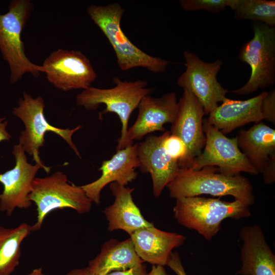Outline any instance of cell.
Wrapping results in <instances>:
<instances>
[{"mask_svg":"<svg viewBox=\"0 0 275 275\" xmlns=\"http://www.w3.org/2000/svg\"><path fill=\"white\" fill-rule=\"evenodd\" d=\"M241 266L237 275H275V255L261 227L256 224L239 232Z\"/></svg>","mask_w":275,"mask_h":275,"instance_id":"obj_18","label":"cell"},{"mask_svg":"<svg viewBox=\"0 0 275 275\" xmlns=\"http://www.w3.org/2000/svg\"><path fill=\"white\" fill-rule=\"evenodd\" d=\"M113 81L115 84L113 88L101 89L90 86L83 90L76 96V103L88 111L95 110L103 104L106 107L99 117L109 113L118 115L122 125L121 136L116 147L118 151L123 149L131 114L138 108L142 99L153 92V89L147 87L148 83L145 80L128 81L114 76Z\"/></svg>","mask_w":275,"mask_h":275,"instance_id":"obj_5","label":"cell"},{"mask_svg":"<svg viewBox=\"0 0 275 275\" xmlns=\"http://www.w3.org/2000/svg\"><path fill=\"white\" fill-rule=\"evenodd\" d=\"M31 232L27 223L12 228L0 226V275H10L19 264L21 244Z\"/></svg>","mask_w":275,"mask_h":275,"instance_id":"obj_23","label":"cell"},{"mask_svg":"<svg viewBox=\"0 0 275 275\" xmlns=\"http://www.w3.org/2000/svg\"><path fill=\"white\" fill-rule=\"evenodd\" d=\"M167 265L171 268L177 275H186L181 262L180 257L176 252H172Z\"/></svg>","mask_w":275,"mask_h":275,"instance_id":"obj_28","label":"cell"},{"mask_svg":"<svg viewBox=\"0 0 275 275\" xmlns=\"http://www.w3.org/2000/svg\"><path fill=\"white\" fill-rule=\"evenodd\" d=\"M139 114L134 124L128 128L123 148L141 140L147 134L166 130L163 125L174 122L178 113L176 93H166L160 97L144 96L139 106Z\"/></svg>","mask_w":275,"mask_h":275,"instance_id":"obj_14","label":"cell"},{"mask_svg":"<svg viewBox=\"0 0 275 275\" xmlns=\"http://www.w3.org/2000/svg\"><path fill=\"white\" fill-rule=\"evenodd\" d=\"M114 202L106 207L104 213L108 221L107 230H122L131 236L136 230L154 226L143 216L132 198L134 188L126 187L117 182L110 183Z\"/></svg>","mask_w":275,"mask_h":275,"instance_id":"obj_21","label":"cell"},{"mask_svg":"<svg viewBox=\"0 0 275 275\" xmlns=\"http://www.w3.org/2000/svg\"><path fill=\"white\" fill-rule=\"evenodd\" d=\"M42 66L47 81L64 91L85 90L97 77L89 59L78 50H54L44 60Z\"/></svg>","mask_w":275,"mask_h":275,"instance_id":"obj_11","label":"cell"},{"mask_svg":"<svg viewBox=\"0 0 275 275\" xmlns=\"http://www.w3.org/2000/svg\"><path fill=\"white\" fill-rule=\"evenodd\" d=\"M165 132L160 135H149L138 144V155L141 171L150 174L155 197L161 194L164 188L173 180L180 168L163 146Z\"/></svg>","mask_w":275,"mask_h":275,"instance_id":"obj_16","label":"cell"},{"mask_svg":"<svg viewBox=\"0 0 275 275\" xmlns=\"http://www.w3.org/2000/svg\"><path fill=\"white\" fill-rule=\"evenodd\" d=\"M163 146L167 153L177 161L179 168H182L187 154V149L183 141L178 136L171 134L170 130H167Z\"/></svg>","mask_w":275,"mask_h":275,"instance_id":"obj_25","label":"cell"},{"mask_svg":"<svg viewBox=\"0 0 275 275\" xmlns=\"http://www.w3.org/2000/svg\"><path fill=\"white\" fill-rule=\"evenodd\" d=\"M262 112L264 120L275 124V90L267 93L262 102Z\"/></svg>","mask_w":275,"mask_h":275,"instance_id":"obj_27","label":"cell"},{"mask_svg":"<svg viewBox=\"0 0 275 275\" xmlns=\"http://www.w3.org/2000/svg\"><path fill=\"white\" fill-rule=\"evenodd\" d=\"M29 198L37 207V220L31 226L32 232L39 231L46 215L54 210L70 208L84 214L90 211L93 203L82 186L70 182L61 171L45 177H36Z\"/></svg>","mask_w":275,"mask_h":275,"instance_id":"obj_6","label":"cell"},{"mask_svg":"<svg viewBox=\"0 0 275 275\" xmlns=\"http://www.w3.org/2000/svg\"><path fill=\"white\" fill-rule=\"evenodd\" d=\"M44 100L41 96L34 98L25 92L18 101V105L12 109V114L23 123L25 129L21 131L19 138V144L25 153L32 156L33 160L39 164L47 173L50 168L43 163L39 156L40 148L44 146V135L48 132H52L62 138L81 158L80 153L73 142V134L81 128L79 125L73 129H62L49 124L46 119L44 109Z\"/></svg>","mask_w":275,"mask_h":275,"instance_id":"obj_7","label":"cell"},{"mask_svg":"<svg viewBox=\"0 0 275 275\" xmlns=\"http://www.w3.org/2000/svg\"><path fill=\"white\" fill-rule=\"evenodd\" d=\"M179 2L185 11L204 10L210 13H218L229 7L230 0H180Z\"/></svg>","mask_w":275,"mask_h":275,"instance_id":"obj_26","label":"cell"},{"mask_svg":"<svg viewBox=\"0 0 275 275\" xmlns=\"http://www.w3.org/2000/svg\"><path fill=\"white\" fill-rule=\"evenodd\" d=\"M236 19H248L275 25V1L266 0H230L229 6Z\"/></svg>","mask_w":275,"mask_h":275,"instance_id":"obj_24","label":"cell"},{"mask_svg":"<svg viewBox=\"0 0 275 275\" xmlns=\"http://www.w3.org/2000/svg\"><path fill=\"white\" fill-rule=\"evenodd\" d=\"M147 275H167L163 266L153 265L152 269Z\"/></svg>","mask_w":275,"mask_h":275,"instance_id":"obj_32","label":"cell"},{"mask_svg":"<svg viewBox=\"0 0 275 275\" xmlns=\"http://www.w3.org/2000/svg\"><path fill=\"white\" fill-rule=\"evenodd\" d=\"M167 187L170 197L175 199L209 195L233 196L249 206L255 202L253 186L246 177L225 174L216 167H205L199 170L180 168Z\"/></svg>","mask_w":275,"mask_h":275,"instance_id":"obj_1","label":"cell"},{"mask_svg":"<svg viewBox=\"0 0 275 275\" xmlns=\"http://www.w3.org/2000/svg\"><path fill=\"white\" fill-rule=\"evenodd\" d=\"M87 11L112 45L117 65L121 70L142 67L155 73L166 71L169 61L146 53L131 42L124 33L121 21L125 10L119 3L91 5L88 6Z\"/></svg>","mask_w":275,"mask_h":275,"instance_id":"obj_2","label":"cell"},{"mask_svg":"<svg viewBox=\"0 0 275 275\" xmlns=\"http://www.w3.org/2000/svg\"><path fill=\"white\" fill-rule=\"evenodd\" d=\"M177 116L172 124L170 132L185 143L187 154L182 168H188L194 159L202 152L206 142L203 130V107L189 91L183 89L178 102Z\"/></svg>","mask_w":275,"mask_h":275,"instance_id":"obj_13","label":"cell"},{"mask_svg":"<svg viewBox=\"0 0 275 275\" xmlns=\"http://www.w3.org/2000/svg\"><path fill=\"white\" fill-rule=\"evenodd\" d=\"M66 275H97L92 273L88 267L74 268L68 272Z\"/></svg>","mask_w":275,"mask_h":275,"instance_id":"obj_31","label":"cell"},{"mask_svg":"<svg viewBox=\"0 0 275 275\" xmlns=\"http://www.w3.org/2000/svg\"><path fill=\"white\" fill-rule=\"evenodd\" d=\"M146 265L141 263L133 267L123 271H115L106 275H147Z\"/></svg>","mask_w":275,"mask_h":275,"instance_id":"obj_29","label":"cell"},{"mask_svg":"<svg viewBox=\"0 0 275 275\" xmlns=\"http://www.w3.org/2000/svg\"><path fill=\"white\" fill-rule=\"evenodd\" d=\"M31 0H13L8 11L0 14V52L10 69L9 81L15 84L26 73L34 77L43 72L42 65L32 62L27 57L21 34L34 10Z\"/></svg>","mask_w":275,"mask_h":275,"instance_id":"obj_4","label":"cell"},{"mask_svg":"<svg viewBox=\"0 0 275 275\" xmlns=\"http://www.w3.org/2000/svg\"><path fill=\"white\" fill-rule=\"evenodd\" d=\"M130 237L119 241L112 239L101 246L100 253L89 261L88 268L97 275H106L115 271L128 269L143 263Z\"/></svg>","mask_w":275,"mask_h":275,"instance_id":"obj_22","label":"cell"},{"mask_svg":"<svg viewBox=\"0 0 275 275\" xmlns=\"http://www.w3.org/2000/svg\"><path fill=\"white\" fill-rule=\"evenodd\" d=\"M254 36L241 47L239 58L251 69L250 77L232 93L246 95L273 85L275 81V28L261 22L253 25Z\"/></svg>","mask_w":275,"mask_h":275,"instance_id":"obj_8","label":"cell"},{"mask_svg":"<svg viewBox=\"0 0 275 275\" xmlns=\"http://www.w3.org/2000/svg\"><path fill=\"white\" fill-rule=\"evenodd\" d=\"M238 146L251 164L263 174L264 182L275 181V130L262 122L236 136Z\"/></svg>","mask_w":275,"mask_h":275,"instance_id":"obj_15","label":"cell"},{"mask_svg":"<svg viewBox=\"0 0 275 275\" xmlns=\"http://www.w3.org/2000/svg\"><path fill=\"white\" fill-rule=\"evenodd\" d=\"M206 142L203 152L196 157L189 169L199 170L205 167H216L228 175L246 172L257 175L259 173L251 164L238 147L237 139L228 138L203 119Z\"/></svg>","mask_w":275,"mask_h":275,"instance_id":"obj_9","label":"cell"},{"mask_svg":"<svg viewBox=\"0 0 275 275\" xmlns=\"http://www.w3.org/2000/svg\"><path fill=\"white\" fill-rule=\"evenodd\" d=\"M267 92L244 100L226 98L208 115L209 124L223 134L229 133L247 123H258L264 120L262 102Z\"/></svg>","mask_w":275,"mask_h":275,"instance_id":"obj_19","label":"cell"},{"mask_svg":"<svg viewBox=\"0 0 275 275\" xmlns=\"http://www.w3.org/2000/svg\"><path fill=\"white\" fill-rule=\"evenodd\" d=\"M8 121L5 118H0V143L4 141H10L11 135L7 130Z\"/></svg>","mask_w":275,"mask_h":275,"instance_id":"obj_30","label":"cell"},{"mask_svg":"<svg viewBox=\"0 0 275 275\" xmlns=\"http://www.w3.org/2000/svg\"><path fill=\"white\" fill-rule=\"evenodd\" d=\"M137 255L143 262L167 265L173 249L186 240L183 235L159 230L154 226L140 229L131 236Z\"/></svg>","mask_w":275,"mask_h":275,"instance_id":"obj_20","label":"cell"},{"mask_svg":"<svg viewBox=\"0 0 275 275\" xmlns=\"http://www.w3.org/2000/svg\"><path fill=\"white\" fill-rule=\"evenodd\" d=\"M138 144L117 151L108 160H104L98 170L101 176L95 181L82 185L87 197L96 204L100 202V194L108 184L117 182L126 186L138 176L135 169L140 167Z\"/></svg>","mask_w":275,"mask_h":275,"instance_id":"obj_17","label":"cell"},{"mask_svg":"<svg viewBox=\"0 0 275 275\" xmlns=\"http://www.w3.org/2000/svg\"><path fill=\"white\" fill-rule=\"evenodd\" d=\"M183 57L186 69L178 77L177 84L190 92L202 104L205 115H208L218 102L227 98L228 90L216 78L223 62L217 59L213 62H205L188 50L183 52Z\"/></svg>","mask_w":275,"mask_h":275,"instance_id":"obj_10","label":"cell"},{"mask_svg":"<svg viewBox=\"0 0 275 275\" xmlns=\"http://www.w3.org/2000/svg\"><path fill=\"white\" fill-rule=\"evenodd\" d=\"M28 275H45L42 271V268H35L32 270L31 272H30Z\"/></svg>","mask_w":275,"mask_h":275,"instance_id":"obj_33","label":"cell"},{"mask_svg":"<svg viewBox=\"0 0 275 275\" xmlns=\"http://www.w3.org/2000/svg\"><path fill=\"white\" fill-rule=\"evenodd\" d=\"M176 200L173 213L178 223L196 231L207 240L216 235L224 219L238 220L251 214L249 206L236 200L227 202L219 198L195 196Z\"/></svg>","mask_w":275,"mask_h":275,"instance_id":"obj_3","label":"cell"},{"mask_svg":"<svg viewBox=\"0 0 275 275\" xmlns=\"http://www.w3.org/2000/svg\"><path fill=\"white\" fill-rule=\"evenodd\" d=\"M12 154L15 160L13 168L0 174V183L4 187L0 194V211L11 216L16 208H29L32 204L29 196L39 170L38 164L28 161L25 152L20 144L13 146Z\"/></svg>","mask_w":275,"mask_h":275,"instance_id":"obj_12","label":"cell"}]
</instances>
